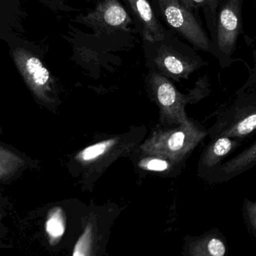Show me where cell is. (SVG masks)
I'll return each instance as SVG.
<instances>
[{"mask_svg":"<svg viewBox=\"0 0 256 256\" xmlns=\"http://www.w3.org/2000/svg\"><path fill=\"white\" fill-rule=\"evenodd\" d=\"M112 143L113 141L108 140V141L101 142L89 146L81 152L79 155L80 159L84 161H92L96 160V158L104 154Z\"/></svg>","mask_w":256,"mask_h":256,"instance_id":"9c48e42d","label":"cell"},{"mask_svg":"<svg viewBox=\"0 0 256 256\" xmlns=\"http://www.w3.org/2000/svg\"><path fill=\"white\" fill-rule=\"evenodd\" d=\"M245 0H219L216 12L213 43L219 54L228 55L243 34V8Z\"/></svg>","mask_w":256,"mask_h":256,"instance_id":"3957f363","label":"cell"},{"mask_svg":"<svg viewBox=\"0 0 256 256\" xmlns=\"http://www.w3.org/2000/svg\"><path fill=\"white\" fill-rule=\"evenodd\" d=\"M104 45L125 46L137 40L133 20L120 0H99L93 10L78 16Z\"/></svg>","mask_w":256,"mask_h":256,"instance_id":"6da1fadb","label":"cell"},{"mask_svg":"<svg viewBox=\"0 0 256 256\" xmlns=\"http://www.w3.org/2000/svg\"><path fill=\"white\" fill-rule=\"evenodd\" d=\"M158 19L199 49L219 54L201 20L185 8L180 0H150Z\"/></svg>","mask_w":256,"mask_h":256,"instance_id":"7a4b0ae2","label":"cell"},{"mask_svg":"<svg viewBox=\"0 0 256 256\" xmlns=\"http://www.w3.org/2000/svg\"><path fill=\"white\" fill-rule=\"evenodd\" d=\"M158 98L164 106H171L175 103L177 98L175 88L168 82L162 84L158 88Z\"/></svg>","mask_w":256,"mask_h":256,"instance_id":"30bf717a","label":"cell"},{"mask_svg":"<svg viewBox=\"0 0 256 256\" xmlns=\"http://www.w3.org/2000/svg\"><path fill=\"white\" fill-rule=\"evenodd\" d=\"M1 218H2L1 214H0V222H1Z\"/></svg>","mask_w":256,"mask_h":256,"instance_id":"e0dca14e","label":"cell"},{"mask_svg":"<svg viewBox=\"0 0 256 256\" xmlns=\"http://www.w3.org/2000/svg\"><path fill=\"white\" fill-rule=\"evenodd\" d=\"M180 2L185 8L187 9L188 10L193 13V10H192V0H180Z\"/></svg>","mask_w":256,"mask_h":256,"instance_id":"2e32d148","label":"cell"},{"mask_svg":"<svg viewBox=\"0 0 256 256\" xmlns=\"http://www.w3.org/2000/svg\"><path fill=\"white\" fill-rule=\"evenodd\" d=\"M93 242V226L87 224L83 234L75 244L72 256H90Z\"/></svg>","mask_w":256,"mask_h":256,"instance_id":"ba28073f","label":"cell"},{"mask_svg":"<svg viewBox=\"0 0 256 256\" xmlns=\"http://www.w3.org/2000/svg\"><path fill=\"white\" fill-rule=\"evenodd\" d=\"M219 2V0H192L194 14L201 20L199 13H202L207 33L213 42L214 40L216 12Z\"/></svg>","mask_w":256,"mask_h":256,"instance_id":"52a82bcc","label":"cell"},{"mask_svg":"<svg viewBox=\"0 0 256 256\" xmlns=\"http://www.w3.org/2000/svg\"><path fill=\"white\" fill-rule=\"evenodd\" d=\"M87 1H91V0H87Z\"/></svg>","mask_w":256,"mask_h":256,"instance_id":"ac0fdd59","label":"cell"},{"mask_svg":"<svg viewBox=\"0 0 256 256\" xmlns=\"http://www.w3.org/2000/svg\"><path fill=\"white\" fill-rule=\"evenodd\" d=\"M256 124V115L255 114L249 116L240 122L237 126V131L240 135H246L250 134L255 130Z\"/></svg>","mask_w":256,"mask_h":256,"instance_id":"8fae6325","label":"cell"},{"mask_svg":"<svg viewBox=\"0 0 256 256\" xmlns=\"http://www.w3.org/2000/svg\"><path fill=\"white\" fill-rule=\"evenodd\" d=\"M146 167L152 171L162 172L168 168V164L163 160L153 159L147 162Z\"/></svg>","mask_w":256,"mask_h":256,"instance_id":"9a60e30c","label":"cell"},{"mask_svg":"<svg viewBox=\"0 0 256 256\" xmlns=\"http://www.w3.org/2000/svg\"><path fill=\"white\" fill-rule=\"evenodd\" d=\"M232 148V143L228 138H221L216 142L213 146V152L217 156L227 154Z\"/></svg>","mask_w":256,"mask_h":256,"instance_id":"7c38bea8","label":"cell"},{"mask_svg":"<svg viewBox=\"0 0 256 256\" xmlns=\"http://www.w3.org/2000/svg\"><path fill=\"white\" fill-rule=\"evenodd\" d=\"M185 138H186V136H185L184 132H181V131L174 132L168 140L167 146H168V148L171 150H178L179 149L183 147Z\"/></svg>","mask_w":256,"mask_h":256,"instance_id":"4fadbf2b","label":"cell"},{"mask_svg":"<svg viewBox=\"0 0 256 256\" xmlns=\"http://www.w3.org/2000/svg\"><path fill=\"white\" fill-rule=\"evenodd\" d=\"M18 64L25 70L32 82L38 86H44L50 80V73L38 57L23 49H18L15 52Z\"/></svg>","mask_w":256,"mask_h":256,"instance_id":"5b68a950","label":"cell"},{"mask_svg":"<svg viewBox=\"0 0 256 256\" xmlns=\"http://www.w3.org/2000/svg\"><path fill=\"white\" fill-rule=\"evenodd\" d=\"M66 215L61 208H54L48 213L45 224V230L48 242L51 246H55L60 242L66 232Z\"/></svg>","mask_w":256,"mask_h":256,"instance_id":"8992f818","label":"cell"},{"mask_svg":"<svg viewBox=\"0 0 256 256\" xmlns=\"http://www.w3.org/2000/svg\"><path fill=\"white\" fill-rule=\"evenodd\" d=\"M208 250L213 256H224L225 248L222 242L219 239H211L208 244Z\"/></svg>","mask_w":256,"mask_h":256,"instance_id":"5bb4252c","label":"cell"},{"mask_svg":"<svg viewBox=\"0 0 256 256\" xmlns=\"http://www.w3.org/2000/svg\"><path fill=\"white\" fill-rule=\"evenodd\" d=\"M124 7L132 18L138 36L142 40H159L167 31L158 19L150 0H123Z\"/></svg>","mask_w":256,"mask_h":256,"instance_id":"277c9868","label":"cell"}]
</instances>
